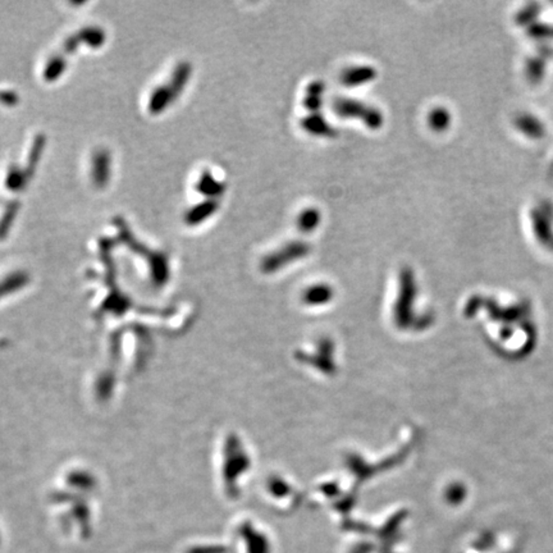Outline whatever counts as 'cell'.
Instances as JSON below:
<instances>
[{"instance_id":"7","label":"cell","mask_w":553,"mask_h":553,"mask_svg":"<svg viewBox=\"0 0 553 553\" xmlns=\"http://www.w3.org/2000/svg\"><path fill=\"white\" fill-rule=\"evenodd\" d=\"M200 189H201V191L209 196H218L224 191V184H220L209 173H206L200 184Z\"/></svg>"},{"instance_id":"2","label":"cell","mask_w":553,"mask_h":553,"mask_svg":"<svg viewBox=\"0 0 553 553\" xmlns=\"http://www.w3.org/2000/svg\"><path fill=\"white\" fill-rule=\"evenodd\" d=\"M309 251H310V246L306 242H290V243L284 245V248H279L276 253L267 256L262 262V268L267 272L278 269L287 262L304 258Z\"/></svg>"},{"instance_id":"9","label":"cell","mask_w":553,"mask_h":553,"mask_svg":"<svg viewBox=\"0 0 553 553\" xmlns=\"http://www.w3.org/2000/svg\"><path fill=\"white\" fill-rule=\"evenodd\" d=\"M217 209H218V203H217V201H206L205 204L200 205L199 208H196V209L193 210L192 220H193V222L204 220L205 218H208L209 215H212Z\"/></svg>"},{"instance_id":"1","label":"cell","mask_w":553,"mask_h":553,"mask_svg":"<svg viewBox=\"0 0 553 553\" xmlns=\"http://www.w3.org/2000/svg\"><path fill=\"white\" fill-rule=\"evenodd\" d=\"M336 115L341 118H357L370 129H379L384 123L382 112L371 106H367L362 101L348 98L336 99L332 104Z\"/></svg>"},{"instance_id":"8","label":"cell","mask_w":553,"mask_h":553,"mask_svg":"<svg viewBox=\"0 0 553 553\" xmlns=\"http://www.w3.org/2000/svg\"><path fill=\"white\" fill-rule=\"evenodd\" d=\"M428 122L434 131H442L448 126V114L445 109L437 108L429 114Z\"/></svg>"},{"instance_id":"5","label":"cell","mask_w":553,"mask_h":553,"mask_svg":"<svg viewBox=\"0 0 553 553\" xmlns=\"http://www.w3.org/2000/svg\"><path fill=\"white\" fill-rule=\"evenodd\" d=\"M326 86L322 81H312L306 87L304 107L312 113H319V109L323 106V94Z\"/></svg>"},{"instance_id":"3","label":"cell","mask_w":553,"mask_h":553,"mask_svg":"<svg viewBox=\"0 0 553 553\" xmlns=\"http://www.w3.org/2000/svg\"><path fill=\"white\" fill-rule=\"evenodd\" d=\"M376 68L371 65H355L341 75V82L346 87H357L376 80Z\"/></svg>"},{"instance_id":"4","label":"cell","mask_w":553,"mask_h":553,"mask_svg":"<svg viewBox=\"0 0 553 553\" xmlns=\"http://www.w3.org/2000/svg\"><path fill=\"white\" fill-rule=\"evenodd\" d=\"M301 127L304 128L307 134L318 137H334L337 135L334 129L326 118L320 113H312L306 115L305 118L301 121Z\"/></svg>"},{"instance_id":"6","label":"cell","mask_w":553,"mask_h":553,"mask_svg":"<svg viewBox=\"0 0 553 553\" xmlns=\"http://www.w3.org/2000/svg\"><path fill=\"white\" fill-rule=\"evenodd\" d=\"M320 220H322V215H320V212L318 209H315V208L305 209L303 213L298 215V229L301 232H304V234L312 232L314 229H317L318 226H319Z\"/></svg>"}]
</instances>
